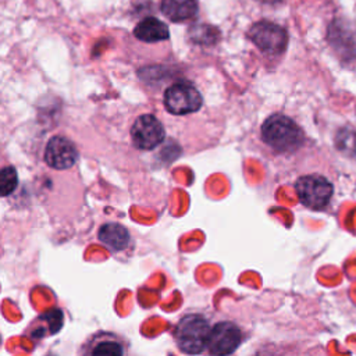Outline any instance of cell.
<instances>
[{
  "mask_svg": "<svg viewBox=\"0 0 356 356\" xmlns=\"http://www.w3.org/2000/svg\"><path fill=\"white\" fill-rule=\"evenodd\" d=\"M261 139L273 150L288 153L296 150L303 143V132L289 117L274 114L261 125Z\"/></svg>",
  "mask_w": 356,
  "mask_h": 356,
  "instance_id": "obj_1",
  "label": "cell"
},
{
  "mask_svg": "<svg viewBox=\"0 0 356 356\" xmlns=\"http://www.w3.org/2000/svg\"><path fill=\"white\" fill-rule=\"evenodd\" d=\"M210 324L202 314L184 316L174 328V339L178 348L186 355H199L206 349Z\"/></svg>",
  "mask_w": 356,
  "mask_h": 356,
  "instance_id": "obj_2",
  "label": "cell"
},
{
  "mask_svg": "<svg viewBox=\"0 0 356 356\" xmlns=\"http://www.w3.org/2000/svg\"><path fill=\"white\" fill-rule=\"evenodd\" d=\"M295 188L300 203L313 210L324 209L332 196L331 182L316 174L300 177L296 181Z\"/></svg>",
  "mask_w": 356,
  "mask_h": 356,
  "instance_id": "obj_3",
  "label": "cell"
},
{
  "mask_svg": "<svg viewBox=\"0 0 356 356\" xmlns=\"http://www.w3.org/2000/svg\"><path fill=\"white\" fill-rule=\"evenodd\" d=\"M202 102L199 90L188 82L174 83L164 92V106L174 115L195 113L200 108Z\"/></svg>",
  "mask_w": 356,
  "mask_h": 356,
  "instance_id": "obj_4",
  "label": "cell"
},
{
  "mask_svg": "<svg viewBox=\"0 0 356 356\" xmlns=\"http://www.w3.org/2000/svg\"><path fill=\"white\" fill-rule=\"evenodd\" d=\"M242 341L241 328L232 321H220L210 328L206 349L211 356L234 353Z\"/></svg>",
  "mask_w": 356,
  "mask_h": 356,
  "instance_id": "obj_5",
  "label": "cell"
},
{
  "mask_svg": "<svg viewBox=\"0 0 356 356\" xmlns=\"http://www.w3.org/2000/svg\"><path fill=\"white\" fill-rule=\"evenodd\" d=\"M78 356H128V342L114 332L100 331L82 343Z\"/></svg>",
  "mask_w": 356,
  "mask_h": 356,
  "instance_id": "obj_6",
  "label": "cell"
},
{
  "mask_svg": "<svg viewBox=\"0 0 356 356\" xmlns=\"http://www.w3.org/2000/svg\"><path fill=\"white\" fill-rule=\"evenodd\" d=\"M250 40L264 53L280 54L285 50L288 43L286 31L273 22L260 21L252 25L249 31Z\"/></svg>",
  "mask_w": 356,
  "mask_h": 356,
  "instance_id": "obj_7",
  "label": "cell"
},
{
  "mask_svg": "<svg viewBox=\"0 0 356 356\" xmlns=\"http://www.w3.org/2000/svg\"><path fill=\"white\" fill-rule=\"evenodd\" d=\"M165 132L161 122L152 114L138 117L131 128V138L135 147L152 150L164 140Z\"/></svg>",
  "mask_w": 356,
  "mask_h": 356,
  "instance_id": "obj_8",
  "label": "cell"
},
{
  "mask_svg": "<svg viewBox=\"0 0 356 356\" xmlns=\"http://www.w3.org/2000/svg\"><path fill=\"white\" fill-rule=\"evenodd\" d=\"M43 160L54 170H67L76 163L78 150L70 139L57 135L47 142Z\"/></svg>",
  "mask_w": 356,
  "mask_h": 356,
  "instance_id": "obj_9",
  "label": "cell"
},
{
  "mask_svg": "<svg viewBox=\"0 0 356 356\" xmlns=\"http://www.w3.org/2000/svg\"><path fill=\"white\" fill-rule=\"evenodd\" d=\"M97 239L111 252H122L128 248L131 236L128 229L118 222H106L99 228Z\"/></svg>",
  "mask_w": 356,
  "mask_h": 356,
  "instance_id": "obj_10",
  "label": "cell"
},
{
  "mask_svg": "<svg viewBox=\"0 0 356 356\" xmlns=\"http://www.w3.org/2000/svg\"><path fill=\"white\" fill-rule=\"evenodd\" d=\"M134 35L136 39L147 43L161 42L168 39L170 32L164 22L154 17H147L142 19L134 29Z\"/></svg>",
  "mask_w": 356,
  "mask_h": 356,
  "instance_id": "obj_11",
  "label": "cell"
},
{
  "mask_svg": "<svg viewBox=\"0 0 356 356\" xmlns=\"http://www.w3.org/2000/svg\"><path fill=\"white\" fill-rule=\"evenodd\" d=\"M161 13L172 22L191 19L197 13L195 0H161Z\"/></svg>",
  "mask_w": 356,
  "mask_h": 356,
  "instance_id": "obj_12",
  "label": "cell"
},
{
  "mask_svg": "<svg viewBox=\"0 0 356 356\" xmlns=\"http://www.w3.org/2000/svg\"><path fill=\"white\" fill-rule=\"evenodd\" d=\"M18 185L17 170L13 165L0 168V197L11 195Z\"/></svg>",
  "mask_w": 356,
  "mask_h": 356,
  "instance_id": "obj_13",
  "label": "cell"
}]
</instances>
